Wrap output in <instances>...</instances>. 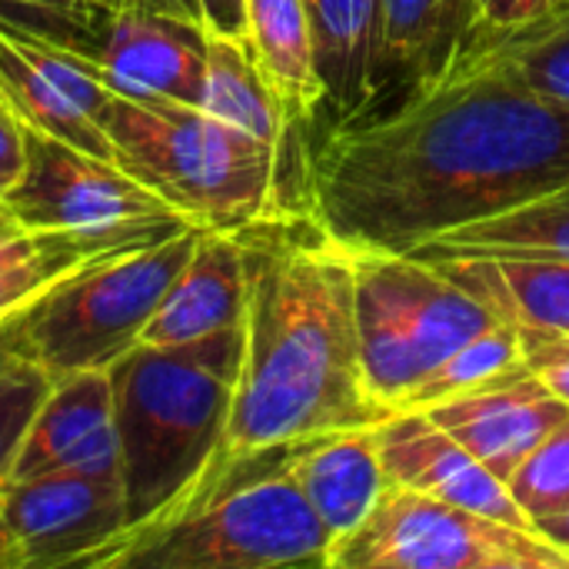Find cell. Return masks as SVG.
I'll return each instance as SVG.
<instances>
[{
	"label": "cell",
	"mask_w": 569,
	"mask_h": 569,
	"mask_svg": "<svg viewBox=\"0 0 569 569\" xmlns=\"http://www.w3.org/2000/svg\"><path fill=\"white\" fill-rule=\"evenodd\" d=\"M527 363L523 360V340L520 330L510 323H497L490 330H483L480 337L467 340L460 350H453L433 373H427L400 403L393 413L403 410H430L443 400H453L513 367Z\"/></svg>",
	"instance_id": "23"
},
{
	"label": "cell",
	"mask_w": 569,
	"mask_h": 569,
	"mask_svg": "<svg viewBox=\"0 0 569 569\" xmlns=\"http://www.w3.org/2000/svg\"><path fill=\"white\" fill-rule=\"evenodd\" d=\"M523 340V360L530 367L547 360H569V337H550V333H520Z\"/></svg>",
	"instance_id": "30"
},
{
	"label": "cell",
	"mask_w": 569,
	"mask_h": 569,
	"mask_svg": "<svg viewBox=\"0 0 569 569\" xmlns=\"http://www.w3.org/2000/svg\"><path fill=\"white\" fill-rule=\"evenodd\" d=\"M240 237L247 250L240 373L220 453L197 483L300 440L387 420L363 377L350 250L310 213L287 207L243 227Z\"/></svg>",
	"instance_id": "2"
},
{
	"label": "cell",
	"mask_w": 569,
	"mask_h": 569,
	"mask_svg": "<svg viewBox=\"0 0 569 569\" xmlns=\"http://www.w3.org/2000/svg\"><path fill=\"white\" fill-rule=\"evenodd\" d=\"M130 7V0H73V13H100V17H110L117 10Z\"/></svg>",
	"instance_id": "36"
},
{
	"label": "cell",
	"mask_w": 569,
	"mask_h": 569,
	"mask_svg": "<svg viewBox=\"0 0 569 569\" xmlns=\"http://www.w3.org/2000/svg\"><path fill=\"white\" fill-rule=\"evenodd\" d=\"M423 413L507 483L530 450L567 423L569 403L530 370V363H520Z\"/></svg>",
	"instance_id": "11"
},
{
	"label": "cell",
	"mask_w": 569,
	"mask_h": 569,
	"mask_svg": "<svg viewBox=\"0 0 569 569\" xmlns=\"http://www.w3.org/2000/svg\"><path fill=\"white\" fill-rule=\"evenodd\" d=\"M240 353L243 327H233L173 347L140 343L110 367L127 530L177 503L217 460Z\"/></svg>",
	"instance_id": "3"
},
{
	"label": "cell",
	"mask_w": 569,
	"mask_h": 569,
	"mask_svg": "<svg viewBox=\"0 0 569 569\" xmlns=\"http://www.w3.org/2000/svg\"><path fill=\"white\" fill-rule=\"evenodd\" d=\"M97 63L113 93L200 107L207 27L130 3L107 17Z\"/></svg>",
	"instance_id": "14"
},
{
	"label": "cell",
	"mask_w": 569,
	"mask_h": 569,
	"mask_svg": "<svg viewBox=\"0 0 569 569\" xmlns=\"http://www.w3.org/2000/svg\"><path fill=\"white\" fill-rule=\"evenodd\" d=\"M0 569H20V553H17V543L10 537L7 513H3V493H0Z\"/></svg>",
	"instance_id": "35"
},
{
	"label": "cell",
	"mask_w": 569,
	"mask_h": 569,
	"mask_svg": "<svg viewBox=\"0 0 569 569\" xmlns=\"http://www.w3.org/2000/svg\"><path fill=\"white\" fill-rule=\"evenodd\" d=\"M563 187L569 103L537 93L480 33L403 103L323 127L303 160V213L373 253H413Z\"/></svg>",
	"instance_id": "1"
},
{
	"label": "cell",
	"mask_w": 569,
	"mask_h": 569,
	"mask_svg": "<svg viewBox=\"0 0 569 569\" xmlns=\"http://www.w3.org/2000/svg\"><path fill=\"white\" fill-rule=\"evenodd\" d=\"M3 7H30V10H50V13H73V0H0Z\"/></svg>",
	"instance_id": "37"
},
{
	"label": "cell",
	"mask_w": 569,
	"mask_h": 569,
	"mask_svg": "<svg viewBox=\"0 0 569 569\" xmlns=\"http://www.w3.org/2000/svg\"><path fill=\"white\" fill-rule=\"evenodd\" d=\"M133 7H143V10H153V13H167V17H180V20H190V23H203V3L200 0H130Z\"/></svg>",
	"instance_id": "32"
},
{
	"label": "cell",
	"mask_w": 569,
	"mask_h": 569,
	"mask_svg": "<svg viewBox=\"0 0 569 569\" xmlns=\"http://www.w3.org/2000/svg\"><path fill=\"white\" fill-rule=\"evenodd\" d=\"M350 257L363 377L387 417L453 350L503 323L427 260L373 250H350Z\"/></svg>",
	"instance_id": "7"
},
{
	"label": "cell",
	"mask_w": 569,
	"mask_h": 569,
	"mask_svg": "<svg viewBox=\"0 0 569 569\" xmlns=\"http://www.w3.org/2000/svg\"><path fill=\"white\" fill-rule=\"evenodd\" d=\"M200 3H203L207 30L247 40V7H243V0H200Z\"/></svg>",
	"instance_id": "29"
},
{
	"label": "cell",
	"mask_w": 569,
	"mask_h": 569,
	"mask_svg": "<svg viewBox=\"0 0 569 569\" xmlns=\"http://www.w3.org/2000/svg\"><path fill=\"white\" fill-rule=\"evenodd\" d=\"M530 370H537L540 380H543L563 403H569V360H547V363H537V367H530Z\"/></svg>",
	"instance_id": "34"
},
{
	"label": "cell",
	"mask_w": 569,
	"mask_h": 569,
	"mask_svg": "<svg viewBox=\"0 0 569 569\" xmlns=\"http://www.w3.org/2000/svg\"><path fill=\"white\" fill-rule=\"evenodd\" d=\"M200 110L210 117L283 150L287 117L270 83L263 80L250 43L240 37L207 30V70H203V97Z\"/></svg>",
	"instance_id": "22"
},
{
	"label": "cell",
	"mask_w": 569,
	"mask_h": 569,
	"mask_svg": "<svg viewBox=\"0 0 569 569\" xmlns=\"http://www.w3.org/2000/svg\"><path fill=\"white\" fill-rule=\"evenodd\" d=\"M23 163H27V143H23L20 120L7 107H0V203L20 183Z\"/></svg>",
	"instance_id": "28"
},
{
	"label": "cell",
	"mask_w": 569,
	"mask_h": 569,
	"mask_svg": "<svg viewBox=\"0 0 569 569\" xmlns=\"http://www.w3.org/2000/svg\"><path fill=\"white\" fill-rule=\"evenodd\" d=\"M563 7L569 0H477V30H517Z\"/></svg>",
	"instance_id": "27"
},
{
	"label": "cell",
	"mask_w": 569,
	"mask_h": 569,
	"mask_svg": "<svg viewBox=\"0 0 569 569\" xmlns=\"http://www.w3.org/2000/svg\"><path fill=\"white\" fill-rule=\"evenodd\" d=\"M20 130L27 163L3 207L23 230L73 233L103 250H133L190 227L160 197L117 167V160L83 153L23 123Z\"/></svg>",
	"instance_id": "8"
},
{
	"label": "cell",
	"mask_w": 569,
	"mask_h": 569,
	"mask_svg": "<svg viewBox=\"0 0 569 569\" xmlns=\"http://www.w3.org/2000/svg\"><path fill=\"white\" fill-rule=\"evenodd\" d=\"M533 533H540L547 543H553L557 550H563L569 557V507L567 510H560V513H553V517L537 520V523H533Z\"/></svg>",
	"instance_id": "33"
},
{
	"label": "cell",
	"mask_w": 569,
	"mask_h": 569,
	"mask_svg": "<svg viewBox=\"0 0 569 569\" xmlns=\"http://www.w3.org/2000/svg\"><path fill=\"white\" fill-rule=\"evenodd\" d=\"M20 569H87L90 557L127 530L120 480L43 473L0 487Z\"/></svg>",
	"instance_id": "10"
},
{
	"label": "cell",
	"mask_w": 569,
	"mask_h": 569,
	"mask_svg": "<svg viewBox=\"0 0 569 569\" xmlns=\"http://www.w3.org/2000/svg\"><path fill=\"white\" fill-rule=\"evenodd\" d=\"M283 450L197 483L153 520L120 533L87 569L327 567L333 537L287 473Z\"/></svg>",
	"instance_id": "4"
},
{
	"label": "cell",
	"mask_w": 569,
	"mask_h": 569,
	"mask_svg": "<svg viewBox=\"0 0 569 569\" xmlns=\"http://www.w3.org/2000/svg\"><path fill=\"white\" fill-rule=\"evenodd\" d=\"M7 220H13V217H10V213H7V207L0 203V223H7Z\"/></svg>",
	"instance_id": "38"
},
{
	"label": "cell",
	"mask_w": 569,
	"mask_h": 569,
	"mask_svg": "<svg viewBox=\"0 0 569 569\" xmlns=\"http://www.w3.org/2000/svg\"><path fill=\"white\" fill-rule=\"evenodd\" d=\"M510 497L530 520V527L543 517H553L569 507V420L560 423L543 443L530 450V457L507 480Z\"/></svg>",
	"instance_id": "25"
},
{
	"label": "cell",
	"mask_w": 569,
	"mask_h": 569,
	"mask_svg": "<svg viewBox=\"0 0 569 569\" xmlns=\"http://www.w3.org/2000/svg\"><path fill=\"white\" fill-rule=\"evenodd\" d=\"M100 123L113 160L200 230H243L280 207V147L200 107L110 93Z\"/></svg>",
	"instance_id": "5"
},
{
	"label": "cell",
	"mask_w": 569,
	"mask_h": 569,
	"mask_svg": "<svg viewBox=\"0 0 569 569\" xmlns=\"http://www.w3.org/2000/svg\"><path fill=\"white\" fill-rule=\"evenodd\" d=\"M417 260L450 257H513V260H563L569 263V190L530 200L490 220L463 223L417 247Z\"/></svg>",
	"instance_id": "21"
},
{
	"label": "cell",
	"mask_w": 569,
	"mask_h": 569,
	"mask_svg": "<svg viewBox=\"0 0 569 569\" xmlns=\"http://www.w3.org/2000/svg\"><path fill=\"white\" fill-rule=\"evenodd\" d=\"M43 473L120 480V440L113 423L110 370H83L53 380L23 437L7 483Z\"/></svg>",
	"instance_id": "12"
},
{
	"label": "cell",
	"mask_w": 569,
	"mask_h": 569,
	"mask_svg": "<svg viewBox=\"0 0 569 569\" xmlns=\"http://www.w3.org/2000/svg\"><path fill=\"white\" fill-rule=\"evenodd\" d=\"M283 467L330 530L333 543L370 517L387 487L377 423L300 440L283 450Z\"/></svg>",
	"instance_id": "17"
},
{
	"label": "cell",
	"mask_w": 569,
	"mask_h": 569,
	"mask_svg": "<svg viewBox=\"0 0 569 569\" xmlns=\"http://www.w3.org/2000/svg\"><path fill=\"white\" fill-rule=\"evenodd\" d=\"M327 123L357 117L370 100L377 0H307Z\"/></svg>",
	"instance_id": "20"
},
{
	"label": "cell",
	"mask_w": 569,
	"mask_h": 569,
	"mask_svg": "<svg viewBox=\"0 0 569 569\" xmlns=\"http://www.w3.org/2000/svg\"><path fill=\"white\" fill-rule=\"evenodd\" d=\"M473 33L477 0H377L370 100L357 117L383 113L437 80Z\"/></svg>",
	"instance_id": "13"
},
{
	"label": "cell",
	"mask_w": 569,
	"mask_h": 569,
	"mask_svg": "<svg viewBox=\"0 0 569 569\" xmlns=\"http://www.w3.org/2000/svg\"><path fill=\"white\" fill-rule=\"evenodd\" d=\"M243 7L250 53L280 100L287 123L313 120L323 107V83L307 0H243Z\"/></svg>",
	"instance_id": "19"
},
{
	"label": "cell",
	"mask_w": 569,
	"mask_h": 569,
	"mask_svg": "<svg viewBox=\"0 0 569 569\" xmlns=\"http://www.w3.org/2000/svg\"><path fill=\"white\" fill-rule=\"evenodd\" d=\"M247 313V250L240 230H200L197 247L157 313L150 317L140 343L173 347L220 330L243 327Z\"/></svg>",
	"instance_id": "16"
},
{
	"label": "cell",
	"mask_w": 569,
	"mask_h": 569,
	"mask_svg": "<svg viewBox=\"0 0 569 569\" xmlns=\"http://www.w3.org/2000/svg\"><path fill=\"white\" fill-rule=\"evenodd\" d=\"M537 93L569 103V7L517 27V30H477Z\"/></svg>",
	"instance_id": "24"
},
{
	"label": "cell",
	"mask_w": 569,
	"mask_h": 569,
	"mask_svg": "<svg viewBox=\"0 0 569 569\" xmlns=\"http://www.w3.org/2000/svg\"><path fill=\"white\" fill-rule=\"evenodd\" d=\"M53 380L43 373L40 363L30 360V353L17 357L0 373V487L10 477V467L23 447V437L47 400Z\"/></svg>",
	"instance_id": "26"
},
{
	"label": "cell",
	"mask_w": 569,
	"mask_h": 569,
	"mask_svg": "<svg viewBox=\"0 0 569 569\" xmlns=\"http://www.w3.org/2000/svg\"><path fill=\"white\" fill-rule=\"evenodd\" d=\"M377 443L390 483L533 530L517 500L510 497L507 483L497 480L467 447H460L423 410H403L380 420Z\"/></svg>",
	"instance_id": "15"
},
{
	"label": "cell",
	"mask_w": 569,
	"mask_h": 569,
	"mask_svg": "<svg viewBox=\"0 0 569 569\" xmlns=\"http://www.w3.org/2000/svg\"><path fill=\"white\" fill-rule=\"evenodd\" d=\"M200 227L97 257L50 287L23 317V347L50 380L110 370L140 347L163 293L190 260Z\"/></svg>",
	"instance_id": "6"
},
{
	"label": "cell",
	"mask_w": 569,
	"mask_h": 569,
	"mask_svg": "<svg viewBox=\"0 0 569 569\" xmlns=\"http://www.w3.org/2000/svg\"><path fill=\"white\" fill-rule=\"evenodd\" d=\"M520 333L569 337V263L513 257L427 260Z\"/></svg>",
	"instance_id": "18"
},
{
	"label": "cell",
	"mask_w": 569,
	"mask_h": 569,
	"mask_svg": "<svg viewBox=\"0 0 569 569\" xmlns=\"http://www.w3.org/2000/svg\"><path fill=\"white\" fill-rule=\"evenodd\" d=\"M27 310H30V307H27ZM27 310L10 313V317L0 320V373H3L17 357L27 353V347H23V317H27Z\"/></svg>",
	"instance_id": "31"
},
{
	"label": "cell",
	"mask_w": 569,
	"mask_h": 569,
	"mask_svg": "<svg viewBox=\"0 0 569 569\" xmlns=\"http://www.w3.org/2000/svg\"><path fill=\"white\" fill-rule=\"evenodd\" d=\"M563 190H569V187H563Z\"/></svg>",
	"instance_id": "39"
},
{
	"label": "cell",
	"mask_w": 569,
	"mask_h": 569,
	"mask_svg": "<svg viewBox=\"0 0 569 569\" xmlns=\"http://www.w3.org/2000/svg\"><path fill=\"white\" fill-rule=\"evenodd\" d=\"M327 569H569V557L533 530L387 480Z\"/></svg>",
	"instance_id": "9"
}]
</instances>
